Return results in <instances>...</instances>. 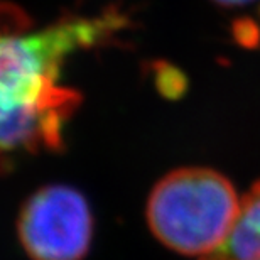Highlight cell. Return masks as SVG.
<instances>
[{
    "label": "cell",
    "instance_id": "1",
    "mask_svg": "<svg viewBox=\"0 0 260 260\" xmlns=\"http://www.w3.org/2000/svg\"><path fill=\"white\" fill-rule=\"evenodd\" d=\"M128 27L115 7L98 15L66 14L34 27L19 9L0 5V173L22 155L56 152L81 95L64 70L81 51L112 44Z\"/></svg>",
    "mask_w": 260,
    "mask_h": 260
},
{
    "label": "cell",
    "instance_id": "2",
    "mask_svg": "<svg viewBox=\"0 0 260 260\" xmlns=\"http://www.w3.org/2000/svg\"><path fill=\"white\" fill-rule=\"evenodd\" d=\"M242 208L233 184L208 168H181L150 191L145 218L154 237L171 250L206 257L230 235Z\"/></svg>",
    "mask_w": 260,
    "mask_h": 260
},
{
    "label": "cell",
    "instance_id": "3",
    "mask_svg": "<svg viewBox=\"0 0 260 260\" xmlns=\"http://www.w3.org/2000/svg\"><path fill=\"white\" fill-rule=\"evenodd\" d=\"M93 213L80 191L49 184L19 211V242L30 260H83L93 242Z\"/></svg>",
    "mask_w": 260,
    "mask_h": 260
},
{
    "label": "cell",
    "instance_id": "4",
    "mask_svg": "<svg viewBox=\"0 0 260 260\" xmlns=\"http://www.w3.org/2000/svg\"><path fill=\"white\" fill-rule=\"evenodd\" d=\"M201 260H260V181L242 200V208L225 243Z\"/></svg>",
    "mask_w": 260,
    "mask_h": 260
},
{
    "label": "cell",
    "instance_id": "5",
    "mask_svg": "<svg viewBox=\"0 0 260 260\" xmlns=\"http://www.w3.org/2000/svg\"><path fill=\"white\" fill-rule=\"evenodd\" d=\"M213 2L221 5V7L232 9V7H243V5H248V4L255 2V0H213Z\"/></svg>",
    "mask_w": 260,
    "mask_h": 260
}]
</instances>
